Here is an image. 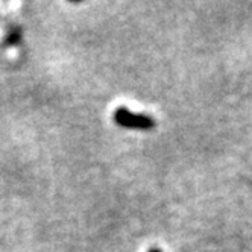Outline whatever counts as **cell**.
Wrapping results in <instances>:
<instances>
[{
	"label": "cell",
	"mask_w": 252,
	"mask_h": 252,
	"mask_svg": "<svg viewBox=\"0 0 252 252\" xmlns=\"http://www.w3.org/2000/svg\"><path fill=\"white\" fill-rule=\"evenodd\" d=\"M113 119L119 126H122V128H128V129H143L145 131V129H151L155 126V120L151 116L135 114L125 106L117 108L114 111Z\"/></svg>",
	"instance_id": "1"
},
{
	"label": "cell",
	"mask_w": 252,
	"mask_h": 252,
	"mask_svg": "<svg viewBox=\"0 0 252 252\" xmlns=\"http://www.w3.org/2000/svg\"><path fill=\"white\" fill-rule=\"evenodd\" d=\"M20 38H22V31H20V28H12L8 32V37H6L5 44L6 46H14V44H17V43L20 41Z\"/></svg>",
	"instance_id": "2"
},
{
	"label": "cell",
	"mask_w": 252,
	"mask_h": 252,
	"mask_svg": "<svg viewBox=\"0 0 252 252\" xmlns=\"http://www.w3.org/2000/svg\"><path fill=\"white\" fill-rule=\"evenodd\" d=\"M148 252H161V251H159L158 248H152V249H149Z\"/></svg>",
	"instance_id": "3"
}]
</instances>
